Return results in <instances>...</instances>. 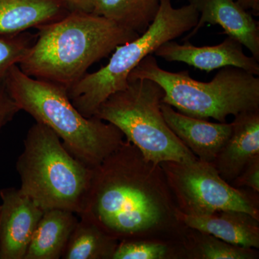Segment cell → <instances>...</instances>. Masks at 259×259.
<instances>
[{
	"label": "cell",
	"instance_id": "obj_18",
	"mask_svg": "<svg viewBox=\"0 0 259 259\" xmlns=\"http://www.w3.org/2000/svg\"><path fill=\"white\" fill-rule=\"evenodd\" d=\"M119 242L92 221L79 218L61 258L112 259Z\"/></svg>",
	"mask_w": 259,
	"mask_h": 259
},
{
	"label": "cell",
	"instance_id": "obj_19",
	"mask_svg": "<svg viewBox=\"0 0 259 259\" xmlns=\"http://www.w3.org/2000/svg\"><path fill=\"white\" fill-rule=\"evenodd\" d=\"M184 255L199 259H253L258 256L255 248L231 244L216 237L186 228L182 238Z\"/></svg>",
	"mask_w": 259,
	"mask_h": 259
},
{
	"label": "cell",
	"instance_id": "obj_11",
	"mask_svg": "<svg viewBox=\"0 0 259 259\" xmlns=\"http://www.w3.org/2000/svg\"><path fill=\"white\" fill-rule=\"evenodd\" d=\"M199 13L197 25L183 41L193 37L205 24L222 27L225 33L234 37L259 61L258 23L234 0H189Z\"/></svg>",
	"mask_w": 259,
	"mask_h": 259
},
{
	"label": "cell",
	"instance_id": "obj_10",
	"mask_svg": "<svg viewBox=\"0 0 259 259\" xmlns=\"http://www.w3.org/2000/svg\"><path fill=\"white\" fill-rule=\"evenodd\" d=\"M243 47L238 40L228 35L222 42L211 47H195L189 40L184 44L169 40L162 44L154 54L163 60L185 63L206 72L232 66L258 76V61L245 55Z\"/></svg>",
	"mask_w": 259,
	"mask_h": 259
},
{
	"label": "cell",
	"instance_id": "obj_20",
	"mask_svg": "<svg viewBox=\"0 0 259 259\" xmlns=\"http://www.w3.org/2000/svg\"><path fill=\"white\" fill-rule=\"evenodd\" d=\"M184 255L178 245L165 242L130 240L119 242L112 259H166Z\"/></svg>",
	"mask_w": 259,
	"mask_h": 259
},
{
	"label": "cell",
	"instance_id": "obj_17",
	"mask_svg": "<svg viewBox=\"0 0 259 259\" xmlns=\"http://www.w3.org/2000/svg\"><path fill=\"white\" fill-rule=\"evenodd\" d=\"M161 0H94L93 13L143 33L156 18Z\"/></svg>",
	"mask_w": 259,
	"mask_h": 259
},
{
	"label": "cell",
	"instance_id": "obj_15",
	"mask_svg": "<svg viewBox=\"0 0 259 259\" xmlns=\"http://www.w3.org/2000/svg\"><path fill=\"white\" fill-rule=\"evenodd\" d=\"M71 11L62 0H0V35L38 28Z\"/></svg>",
	"mask_w": 259,
	"mask_h": 259
},
{
	"label": "cell",
	"instance_id": "obj_8",
	"mask_svg": "<svg viewBox=\"0 0 259 259\" xmlns=\"http://www.w3.org/2000/svg\"><path fill=\"white\" fill-rule=\"evenodd\" d=\"M159 165L180 212L200 216L220 210L238 211L259 221V193L233 187L212 163L195 159Z\"/></svg>",
	"mask_w": 259,
	"mask_h": 259
},
{
	"label": "cell",
	"instance_id": "obj_9",
	"mask_svg": "<svg viewBox=\"0 0 259 259\" xmlns=\"http://www.w3.org/2000/svg\"><path fill=\"white\" fill-rule=\"evenodd\" d=\"M0 259H24L44 210L20 189H2Z\"/></svg>",
	"mask_w": 259,
	"mask_h": 259
},
{
	"label": "cell",
	"instance_id": "obj_12",
	"mask_svg": "<svg viewBox=\"0 0 259 259\" xmlns=\"http://www.w3.org/2000/svg\"><path fill=\"white\" fill-rule=\"evenodd\" d=\"M161 109L172 132L199 161L212 163L231 134L232 123L190 117L165 103Z\"/></svg>",
	"mask_w": 259,
	"mask_h": 259
},
{
	"label": "cell",
	"instance_id": "obj_14",
	"mask_svg": "<svg viewBox=\"0 0 259 259\" xmlns=\"http://www.w3.org/2000/svg\"><path fill=\"white\" fill-rule=\"evenodd\" d=\"M177 219L187 228L207 233L231 244L259 248V221L248 213L216 211L205 215H189L177 209Z\"/></svg>",
	"mask_w": 259,
	"mask_h": 259
},
{
	"label": "cell",
	"instance_id": "obj_25",
	"mask_svg": "<svg viewBox=\"0 0 259 259\" xmlns=\"http://www.w3.org/2000/svg\"><path fill=\"white\" fill-rule=\"evenodd\" d=\"M243 9H250L255 13H259V0H234Z\"/></svg>",
	"mask_w": 259,
	"mask_h": 259
},
{
	"label": "cell",
	"instance_id": "obj_2",
	"mask_svg": "<svg viewBox=\"0 0 259 259\" xmlns=\"http://www.w3.org/2000/svg\"><path fill=\"white\" fill-rule=\"evenodd\" d=\"M36 29V40L19 68L67 91L92 65L140 35L100 15L78 10Z\"/></svg>",
	"mask_w": 259,
	"mask_h": 259
},
{
	"label": "cell",
	"instance_id": "obj_5",
	"mask_svg": "<svg viewBox=\"0 0 259 259\" xmlns=\"http://www.w3.org/2000/svg\"><path fill=\"white\" fill-rule=\"evenodd\" d=\"M16 169L20 190L42 210L65 209L77 215L82 211L93 168L74 157L47 125L36 122L29 129Z\"/></svg>",
	"mask_w": 259,
	"mask_h": 259
},
{
	"label": "cell",
	"instance_id": "obj_26",
	"mask_svg": "<svg viewBox=\"0 0 259 259\" xmlns=\"http://www.w3.org/2000/svg\"><path fill=\"white\" fill-rule=\"evenodd\" d=\"M0 214H1V204H0Z\"/></svg>",
	"mask_w": 259,
	"mask_h": 259
},
{
	"label": "cell",
	"instance_id": "obj_16",
	"mask_svg": "<svg viewBox=\"0 0 259 259\" xmlns=\"http://www.w3.org/2000/svg\"><path fill=\"white\" fill-rule=\"evenodd\" d=\"M76 213L61 209L44 212L24 259H60L79 219Z\"/></svg>",
	"mask_w": 259,
	"mask_h": 259
},
{
	"label": "cell",
	"instance_id": "obj_22",
	"mask_svg": "<svg viewBox=\"0 0 259 259\" xmlns=\"http://www.w3.org/2000/svg\"><path fill=\"white\" fill-rule=\"evenodd\" d=\"M236 188H248L259 193V156L253 158L231 182Z\"/></svg>",
	"mask_w": 259,
	"mask_h": 259
},
{
	"label": "cell",
	"instance_id": "obj_24",
	"mask_svg": "<svg viewBox=\"0 0 259 259\" xmlns=\"http://www.w3.org/2000/svg\"><path fill=\"white\" fill-rule=\"evenodd\" d=\"M71 10L93 13L94 0H62Z\"/></svg>",
	"mask_w": 259,
	"mask_h": 259
},
{
	"label": "cell",
	"instance_id": "obj_1",
	"mask_svg": "<svg viewBox=\"0 0 259 259\" xmlns=\"http://www.w3.org/2000/svg\"><path fill=\"white\" fill-rule=\"evenodd\" d=\"M159 164L125 140L93 168L79 218L96 224L117 241L147 240L182 247L185 225Z\"/></svg>",
	"mask_w": 259,
	"mask_h": 259
},
{
	"label": "cell",
	"instance_id": "obj_7",
	"mask_svg": "<svg viewBox=\"0 0 259 259\" xmlns=\"http://www.w3.org/2000/svg\"><path fill=\"white\" fill-rule=\"evenodd\" d=\"M163 96L161 87L151 80L128 81L126 88L110 95L94 116L117 127L155 164L197 159L167 125L161 109Z\"/></svg>",
	"mask_w": 259,
	"mask_h": 259
},
{
	"label": "cell",
	"instance_id": "obj_6",
	"mask_svg": "<svg viewBox=\"0 0 259 259\" xmlns=\"http://www.w3.org/2000/svg\"><path fill=\"white\" fill-rule=\"evenodd\" d=\"M199 15L190 3L175 8L171 0H161L157 15L146 31L116 48L107 65L87 73L68 90L74 106L84 117H93L110 95L126 88L129 74L145 57L154 54L162 44L190 32Z\"/></svg>",
	"mask_w": 259,
	"mask_h": 259
},
{
	"label": "cell",
	"instance_id": "obj_13",
	"mask_svg": "<svg viewBox=\"0 0 259 259\" xmlns=\"http://www.w3.org/2000/svg\"><path fill=\"white\" fill-rule=\"evenodd\" d=\"M231 134L212 162L223 180L231 183L259 156V110L234 116Z\"/></svg>",
	"mask_w": 259,
	"mask_h": 259
},
{
	"label": "cell",
	"instance_id": "obj_3",
	"mask_svg": "<svg viewBox=\"0 0 259 259\" xmlns=\"http://www.w3.org/2000/svg\"><path fill=\"white\" fill-rule=\"evenodd\" d=\"M5 84L20 111L52 130L68 151L89 168L100 165L125 141L110 122L81 115L67 90L24 74L18 65L8 71Z\"/></svg>",
	"mask_w": 259,
	"mask_h": 259
},
{
	"label": "cell",
	"instance_id": "obj_23",
	"mask_svg": "<svg viewBox=\"0 0 259 259\" xmlns=\"http://www.w3.org/2000/svg\"><path fill=\"white\" fill-rule=\"evenodd\" d=\"M20 111V108L8 93L5 81L0 83V131Z\"/></svg>",
	"mask_w": 259,
	"mask_h": 259
},
{
	"label": "cell",
	"instance_id": "obj_4",
	"mask_svg": "<svg viewBox=\"0 0 259 259\" xmlns=\"http://www.w3.org/2000/svg\"><path fill=\"white\" fill-rule=\"evenodd\" d=\"M146 79L164 92L162 103L190 117L226 122L228 116L259 110V78L239 68H222L209 82L197 81L188 71L170 72L156 58L145 57L129 74L128 81Z\"/></svg>",
	"mask_w": 259,
	"mask_h": 259
},
{
	"label": "cell",
	"instance_id": "obj_21",
	"mask_svg": "<svg viewBox=\"0 0 259 259\" xmlns=\"http://www.w3.org/2000/svg\"><path fill=\"white\" fill-rule=\"evenodd\" d=\"M35 41L32 35L25 32L0 35V83L5 81L13 66L23 60Z\"/></svg>",
	"mask_w": 259,
	"mask_h": 259
}]
</instances>
